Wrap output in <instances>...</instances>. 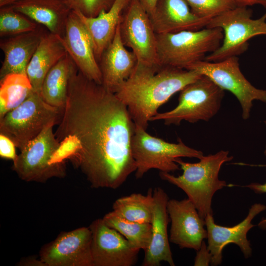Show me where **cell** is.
I'll list each match as a JSON object with an SVG mask.
<instances>
[{
  "label": "cell",
  "mask_w": 266,
  "mask_h": 266,
  "mask_svg": "<svg viewBox=\"0 0 266 266\" xmlns=\"http://www.w3.org/2000/svg\"><path fill=\"white\" fill-rule=\"evenodd\" d=\"M92 233L89 227H81L61 233L45 245L40 260L45 266H93Z\"/></svg>",
  "instance_id": "12"
},
{
  "label": "cell",
  "mask_w": 266,
  "mask_h": 266,
  "mask_svg": "<svg viewBox=\"0 0 266 266\" xmlns=\"http://www.w3.org/2000/svg\"><path fill=\"white\" fill-rule=\"evenodd\" d=\"M11 6L15 11L46 27L49 33L62 37L72 11L65 0H20Z\"/></svg>",
  "instance_id": "21"
},
{
  "label": "cell",
  "mask_w": 266,
  "mask_h": 266,
  "mask_svg": "<svg viewBox=\"0 0 266 266\" xmlns=\"http://www.w3.org/2000/svg\"><path fill=\"white\" fill-rule=\"evenodd\" d=\"M146 130L135 125L132 143V154L136 165L135 176L142 178L152 169L170 172L179 170L176 159L181 157L200 159L203 153L185 145L180 138L177 143L168 142L152 136Z\"/></svg>",
  "instance_id": "8"
},
{
  "label": "cell",
  "mask_w": 266,
  "mask_h": 266,
  "mask_svg": "<svg viewBox=\"0 0 266 266\" xmlns=\"http://www.w3.org/2000/svg\"><path fill=\"white\" fill-rule=\"evenodd\" d=\"M124 45L135 55L137 63L161 67L157 52V34L150 17L138 0H131L119 23Z\"/></svg>",
  "instance_id": "11"
},
{
  "label": "cell",
  "mask_w": 266,
  "mask_h": 266,
  "mask_svg": "<svg viewBox=\"0 0 266 266\" xmlns=\"http://www.w3.org/2000/svg\"><path fill=\"white\" fill-rule=\"evenodd\" d=\"M192 12L201 18H212L235 7L232 0H185Z\"/></svg>",
  "instance_id": "29"
},
{
  "label": "cell",
  "mask_w": 266,
  "mask_h": 266,
  "mask_svg": "<svg viewBox=\"0 0 266 266\" xmlns=\"http://www.w3.org/2000/svg\"><path fill=\"white\" fill-rule=\"evenodd\" d=\"M126 47L121 38L119 24L112 40L102 52L99 62L102 85L114 93L129 78L137 63L134 53Z\"/></svg>",
  "instance_id": "19"
},
{
  "label": "cell",
  "mask_w": 266,
  "mask_h": 266,
  "mask_svg": "<svg viewBox=\"0 0 266 266\" xmlns=\"http://www.w3.org/2000/svg\"><path fill=\"white\" fill-rule=\"evenodd\" d=\"M64 108L49 104L40 94L33 92L22 103L0 119V133L21 149L48 125L59 124Z\"/></svg>",
  "instance_id": "5"
},
{
  "label": "cell",
  "mask_w": 266,
  "mask_h": 266,
  "mask_svg": "<svg viewBox=\"0 0 266 266\" xmlns=\"http://www.w3.org/2000/svg\"><path fill=\"white\" fill-rule=\"evenodd\" d=\"M201 75L193 70L137 63L115 94L127 106L135 124L146 130L161 106Z\"/></svg>",
  "instance_id": "2"
},
{
  "label": "cell",
  "mask_w": 266,
  "mask_h": 266,
  "mask_svg": "<svg viewBox=\"0 0 266 266\" xmlns=\"http://www.w3.org/2000/svg\"><path fill=\"white\" fill-rule=\"evenodd\" d=\"M66 53L48 71L43 80L40 95L49 104L64 108L67 99L68 86L75 66Z\"/></svg>",
  "instance_id": "24"
},
{
  "label": "cell",
  "mask_w": 266,
  "mask_h": 266,
  "mask_svg": "<svg viewBox=\"0 0 266 266\" xmlns=\"http://www.w3.org/2000/svg\"><path fill=\"white\" fill-rule=\"evenodd\" d=\"M26 75L11 74L0 80V119L17 107L33 92Z\"/></svg>",
  "instance_id": "26"
},
{
  "label": "cell",
  "mask_w": 266,
  "mask_h": 266,
  "mask_svg": "<svg viewBox=\"0 0 266 266\" xmlns=\"http://www.w3.org/2000/svg\"><path fill=\"white\" fill-rule=\"evenodd\" d=\"M66 53L61 36L49 32L44 33L27 68L34 92L40 94L45 76Z\"/></svg>",
  "instance_id": "23"
},
{
  "label": "cell",
  "mask_w": 266,
  "mask_h": 266,
  "mask_svg": "<svg viewBox=\"0 0 266 266\" xmlns=\"http://www.w3.org/2000/svg\"><path fill=\"white\" fill-rule=\"evenodd\" d=\"M89 227L93 266H133L136 263L139 250L102 218L93 221Z\"/></svg>",
  "instance_id": "13"
},
{
  "label": "cell",
  "mask_w": 266,
  "mask_h": 266,
  "mask_svg": "<svg viewBox=\"0 0 266 266\" xmlns=\"http://www.w3.org/2000/svg\"><path fill=\"white\" fill-rule=\"evenodd\" d=\"M16 146L7 136L0 133V156L1 158L15 161L17 157Z\"/></svg>",
  "instance_id": "31"
},
{
  "label": "cell",
  "mask_w": 266,
  "mask_h": 266,
  "mask_svg": "<svg viewBox=\"0 0 266 266\" xmlns=\"http://www.w3.org/2000/svg\"><path fill=\"white\" fill-rule=\"evenodd\" d=\"M149 16L154 12L158 0H138Z\"/></svg>",
  "instance_id": "35"
},
{
  "label": "cell",
  "mask_w": 266,
  "mask_h": 266,
  "mask_svg": "<svg viewBox=\"0 0 266 266\" xmlns=\"http://www.w3.org/2000/svg\"><path fill=\"white\" fill-rule=\"evenodd\" d=\"M168 200L167 194L162 188L157 187L153 190L152 237L149 247L144 251L143 266H159L163 262L175 266L167 232L170 221L167 211Z\"/></svg>",
  "instance_id": "17"
},
{
  "label": "cell",
  "mask_w": 266,
  "mask_h": 266,
  "mask_svg": "<svg viewBox=\"0 0 266 266\" xmlns=\"http://www.w3.org/2000/svg\"><path fill=\"white\" fill-rule=\"evenodd\" d=\"M54 124L47 126L36 137L20 150L12 169L19 177L27 182H46L52 177L66 176L65 163L51 164L60 142L53 132Z\"/></svg>",
  "instance_id": "9"
},
{
  "label": "cell",
  "mask_w": 266,
  "mask_h": 266,
  "mask_svg": "<svg viewBox=\"0 0 266 266\" xmlns=\"http://www.w3.org/2000/svg\"><path fill=\"white\" fill-rule=\"evenodd\" d=\"M135 124L115 93L74 66L55 132L70 149L72 164L94 188L116 189L136 170L132 143Z\"/></svg>",
  "instance_id": "1"
},
{
  "label": "cell",
  "mask_w": 266,
  "mask_h": 266,
  "mask_svg": "<svg viewBox=\"0 0 266 266\" xmlns=\"http://www.w3.org/2000/svg\"><path fill=\"white\" fill-rule=\"evenodd\" d=\"M64 46L78 69L85 77L102 84L99 62L90 36L78 16L72 10L67 18L64 36Z\"/></svg>",
  "instance_id": "16"
},
{
  "label": "cell",
  "mask_w": 266,
  "mask_h": 266,
  "mask_svg": "<svg viewBox=\"0 0 266 266\" xmlns=\"http://www.w3.org/2000/svg\"><path fill=\"white\" fill-rule=\"evenodd\" d=\"M233 159L229 151L224 150L203 156L196 163L186 162L178 158L175 162L183 170L181 175L175 176L170 172H160L159 175L162 180L183 190L204 220L208 214H213L211 205L214 194L228 186L225 181L219 179L221 167Z\"/></svg>",
  "instance_id": "3"
},
{
  "label": "cell",
  "mask_w": 266,
  "mask_h": 266,
  "mask_svg": "<svg viewBox=\"0 0 266 266\" xmlns=\"http://www.w3.org/2000/svg\"><path fill=\"white\" fill-rule=\"evenodd\" d=\"M44 33L38 27L34 31L0 40L4 59L0 69V80L11 74L27 75L28 65Z\"/></svg>",
  "instance_id": "20"
},
{
  "label": "cell",
  "mask_w": 266,
  "mask_h": 266,
  "mask_svg": "<svg viewBox=\"0 0 266 266\" xmlns=\"http://www.w3.org/2000/svg\"><path fill=\"white\" fill-rule=\"evenodd\" d=\"M259 166H266V165H259ZM253 191L256 194L266 193V183L262 184L258 183H252L249 185L243 186ZM258 226L262 230L266 229V218H263L258 224Z\"/></svg>",
  "instance_id": "33"
},
{
  "label": "cell",
  "mask_w": 266,
  "mask_h": 266,
  "mask_svg": "<svg viewBox=\"0 0 266 266\" xmlns=\"http://www.w3.org/2000/svg\"><path fill=\"white\" fill-rule=\"evenodd\" d=\"M153 207V190L149 189L146 195L133 193L118 198L112 208L119 216L128 221L151 223Z\"/></svg>",
  "instance_id": "25"
},
{
  "label": "cell",
  "mask_w": 266,
  "mask_h": 266,
  "mask_svg": "<svg viewBox=\"0 0 266 266\" xmlns=\"http://www.w3.org/2000/svg\"><path fill=\"white\" fill-rule=\"evenodd\" d=\"M223 38L220 28L157 34L159 65L186 69L217 50Z\"/></svg>",
  "instance_id": "4"
},
{
  "label": "cell",
  "mask_w": 266,
  "mask_h": 266,
  "mask_svg": "<svg viewBox=\"0 0 266 266\" xmlns=\"http://www.w3.org/2000/svg\"><path fill=\"white\" fill-rule=\"evenodd\" d=\"M149 17L156 34L200 30L210 20L195 14L185 0H158Z\"/></svg>",
  "instance_id": "18"
},
{
  "label": "cell",
  "mask_w": 266,
  "mask_h": 266,
  "mask_svg": "<svg viewBox=\"0 0 266 266\" xmlns=\"http://www.w3.org/2000/svg\"><path fill=\"white\" fill-rule=\"evenodd\" d=\"M224 95V90L202 75L180 91L175 108L158 113L150 121L162 120L166 125L177 126L183 120L192 123L208 121L219 110Z\"/></svg>",
  "instance_id": "6"
},
{
  "label": "cell",
  "mask_w": 266,
  "mask_h": 266,
  "mask_svg": "<svg viewBox=\"0 0 266 266\" xmlns=\"http://www.w3.org/2000/svg\"><path fill=\"white\" fill-rule=\"evenodd\" d=\"M236 7H247L255 4L266 8V0H232Z\"/></svg>",
  "instance_id": "34"
},
{
  "label": "cell",
  "mask_w": 266,
  "mask_h": 266,
  "mask_svg": "<svg viewBox=\"0 0 266 266\" xmlns=\"http://www.w3.org/2000/svg\"><path fill=\"white\" fill-rule=\"evenodd\" d=\"M237 56L218 62L201 60L193 63L186 69L195 70L209 77L219 87L233 94L242 108V117L249 118L254 100L266 102V90L253 86L241 72Z\"/></svg>",
  "instance_id": "10"
},
{
  "label": "cell",
  "mask_w": 266,
  "mask_h": 266,
  "mask_svg": "<svg viewBox=\"0 0 266 266\" xmlns=\"http://www.w3.org/2000/svg\"><path fill=\"white\" fill-rule=\"evenodd\" d=\"M130 0H115L108 11H103L95 17H88L74 11L90 36L98 62L102 52L112 40L122 14Z\"/></svg>",
  "instance_id": "22"
},
{
  "label": "cell",
  "mask_w": 266,
  "mask_h": 266,
  "mask_svg": "<svg viewBox=\"0 0 266 266\" xmlns=\"http://www.w3.org/2000/svg\"><path fill=\"white\" fill-rule=\"evenodd\" d=\"M252 10L236 7L210 19L205 28H220L223 38L220 47L204 60L218 62L237 56L247 50L248 41L255 36L266 35V13L259 19L251 18Z\"/></svg>",
  "instance_id": "7"
},
{
  "label": "cell",
  "mask_w": 266,
  "mask_h": 266,
  "mask_svg": "<svg viewBox=\"0 0 266 266\" xmlns=\"http://www.w3.org/2000/svg\"><path fill=\"white\" fill-rule=\"evenodd\" d=\"M22 266H45L44 264L40 261L29 258L28 260H23L20 263Z\"/></svg>",
  "instance_id": "36"
},
{
  "label": "cell",
  "mask_w": 266,
  "mask_h": 266,
  "mask_svg": "<svg viewBox=\"0 0 266 266\" xmlns=\"http://www.w3.org/2000/svg\"><path fill=\"white\" fill-rule=\"evenodd\" d=\"M266 209V206L255 203L249 209L246 218L240 223L232 227L222 226L215 223L213 214H208L204 219L207 233V248L211 255L210 264L218 266L222 261V251L230 244L237 245L244 257L251 256L252 249L247 238L249 231L255 226L252 223L254 218Z\"/></svg>",
  "instance_id": "14"
},
{
  "label": "cell",
  "mask_w": 266,
  "mask_h": 266,
  "mask_svg": "<svg viewBox=\"0 0 266 266\" xmlns=\"http://www.w3.org/2000/svg\"><path fill=\"white\" fill-rule=\"evenodd\" d=\"M20 0H0V7L11 5Z\"/></svg>",
  "instance_id": "37"
},
{
  "label": "cell",
  "mask_w": 266,
  "mask_h": 266,
  "mask_svg": "<svg viewBox=\"0 0 266 266\" xmlns=\"http://www.w3.org/2000/svg\"><path fill=\"white\" fill-rule=\"evenodd\" d=\"M72 10L77 11L88 17H97L101 12L108 11L115 0H65Z\"/></svg>",
  "instance_id": "30"
},
{
  "label": "cell",
  "mask_w": 266,
  "mask_h": 266,
  "mask_svg": "<svg viewBox=\"0 0 266 266\" xmlns=\"http://www.w3.org/2000/svg\"><path fill=\"white\" fill-rule=\"evenodd\" d=\"M102 219L107 225L122 234L133 248L145 251L149 247L152 237L151 223L128 221L113 211L106 214Z\"/></svg>",
  "instance_id": "27"
},
{
  "label": "cell",
  "mask_w": 266,
  "mask_h": 266,
  "mask_svg": "<svg viewBox=\"0 0 266 266\" xmlns=\"http://www.w3.org/2000/svg\"><path fill=\"white\" fill-rule=\"evenodd\" d=\"M211 255L204 240L200 249L197 250L194 266H208L210 264Z\"/></svg>",
  "instance_id": "32"
},
{
  "label": "cell",
  "mask_w": 266,
  "mask_h": 266,
  "mask_svg": "<svg viewBox=\"0 0 266 266\" xmlns=\"http://www.w3.org/2000/svg\"><path fill=\"white\" fill-rule=\"evenodd\" d=\"M167 211L171 222L169 241L181 249L198 250L207 233L194 204L188 199L169 200Z\"/></svg>",
  "instance_id": "15"
},
{
  "label": "cell",
  "mask_w": 266,
  "mask_h": 266,
  "mask_svg": "<svg viewBox=\"0 0 266 266\" xmlns=\"http://www.w3.org/2000/svg\"><path fill=\"white\" fill-rule=\"evenodd\" d=\"M265 123L266 124V121H265ZM264 153H265V155L266 156V149L265 150Z\"/></svg>",
  "instance_id": "38"
},
{
  "label": "cell",
  "mask_w": 266,
  "mask_h": 266,
  "mask_svg": "<svg viewBox=\"0 0 266 266\" xmlns=\"http://www.w3.org/2000/svg\"><path fill=\"white\" fill-rule=\"evenodd\" d=\"M37 24L25 15L15 11L11 5L0 7V36L8 37L32 32Z\"/></svg>",
  "instance_id": "28"
}]
</instances>
